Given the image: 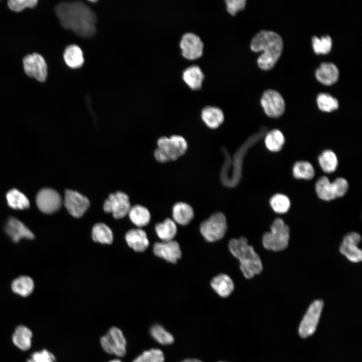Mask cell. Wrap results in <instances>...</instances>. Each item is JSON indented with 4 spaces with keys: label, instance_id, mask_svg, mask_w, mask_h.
I'll use <instances>...</instances> for the list:
<instances>
[{
    "label": "cell",
    "instance_id": "obj_1",
    "mask_svg": "<svg viewBox=\"0 0 362 362\" xmlns=\"http://www.w3.org/2000/svg\"><path fill=\"white\" fill-rule=\"evenodd\" d=\"M55 12L64 29L83 37H90L95 34L96 15L82 2H61L56 6Z\"/></svg>",
    "mask_w": 362,
    "mask_h": 362
},
{
    "label": "cell",
    "instance_id": "obj_2",
    "mask_svg": "<svg viewBox=\"0 0 362 362\" xmlns=\"http://www.w3.org/2000/svg\"><path fill=\"white\" fill-rule=\"evenodd\" d=\"M283 43L281 36L270 31L262 30L252 39L250 48L256 52L262 51L257 59L258 66L263 70L272 69L279 59Z\"/></svg>",
    "mask_w": 362,
    "mask_h": 362
},
{
    "label": "cell",
    "instance_id": "obj_3",
    "mask_svg": "<svg viewBox=\"0 0 362 362\" xmlns=\"http://www.w3.org/2000/svg\"><path fill=\"white\" fill-rule=\"evenodd\" d=\"M228 246L231 254L239 260L240 269L245 278H252L261 272V260L245 237L231 239Z\"/></svg>",
    "mask_w": 362,
    "mask_h": 362
},
{
    "label": "cell",
    "instance_id": "obj_4",
    "mask_svg": "<svg viewBox=\"0 0 362 362\" xmlns=\"http://www.w3.org/2000/svg\"><path fill=\"white\" fill-rule=\"evenodd\" d=\"M157 143L154 157L158 161L162 163L176 160L185 153L188 148L186 139L177 135L161 137Z\"/></svg>",
    "mask_w": 362,
    "mask_h": 362
},
{
    "label": "cell",
    "instance_id": "obj_5",
    "mask_svg": "<svg viewBox=\"0 0 362 362\" xmlns=\"http://www.w3.org/2000/svg\"><path fill=\"white\" fill-rule=\"evenodd\" d=\"M289 238V227L282 219L277 218L270 226V231L263 234L262 244L267 250L279 251L288 247Z\"/></svg>",
    "mask_w": 362,
    "mask_h": 362
},
{
    "label": "cell",
    "instance_id": "obj_6",
    "mask_svg": "<svg viewBox=\"0 0 362 362\" xmlns=\"http://www.w3.org/2000/svg\"><path fill=\"white\" fill-rule=\"evenodd\" d=\"M227 229L226 218L221 212L213 214L204 221L200 226L201 234L209 242H215L222 239Z\"/></svg>",
    "mask_w": 362,
    "mask_h": 362
},
{
    "label": "cell",
    "instance_id": "obj_7",
    "mask_svg": "<svg viewBox=\"0 0 362 362\" xmlns=\"http://www.w3.org/2000/svg\"><path fill=\"white\" fill-rule=\"evenodd\" d=\"M348 188L346 179L339 177L331 183L326 176L321 177L316 184V191L322 200L330 201L343 196Z\"/></svg>",
    "mask_w": 362,
    "mask_h": 362
},
{
    "label": "cell",
    "instance_id": "obj_8",
    "mask_svg": "<svg viewBox=\"0 0 362 362\" xmlns=\"http://www.w3.org/2000/svg\"><path fill=\"white\" fill-rule=\"evenodd\" d=\"M101 344L108 353L123 356L126 352V340L121 329L111 328L106 334L101 338Z\"/></svg>",
    "mask_w": 362,
    "mask_h": 362
},
{
    "label": "cell",
    "instance_id": "obj_9",
    "mask_svg": "<svg viewBox=\"0 0 362 362\" xmlns=\"http://www.w3.org/2000/svg\"><path fill=\"white\" fill-rule=\"evenodd\" d=\"M323 307V302L317 300L312 302L303 317L299 328L301 337L306 338L312 335L317 327Z\"/></svg>",
    "mask_w": 362,
    "mask_h": 362
},
{
    "label": "cell",
    "instance_id": "obj_10",
    "mask_svg": "<svg viewBox=\"0 0 362 362\" xmlns=\"http://www.w3.org/2000/svg\"><path fill=\"white\" fill-rule=\"evenodd\" d=\"M25 73L40 82H44L48 75V67L43 57L39 53H33L25 56L23 59Z\"/></svg>",
    "mask_w": 362,
    "mask_h": 362
},
{
    "label": "cell",
    "instance_id": "obj_11",
    "mask_svg": "<svg viewBox=\"0 0 362 362\" xmlns=\"http://www.w3.org/2000/svg\"><path fill=\"white\" fill-rule=\"evenodd\" d=\"M130 208L128 196L122 192L110 194L103 206L105 212L112 213L117 219L123 218L128 214Z\"/></svg>",
    "mask_w": 362,
    "mask_h": 362
},
{
    "label": "cell",
    "instance_id": "obj_12",
    "mask_svg": "<svg viewBox=\"0 0 362 362\" xmlns=\"http://www.w3.org/2000/svg\"><path fill=\"white\" fill-rule=\"evenodd\" d=\"M36 202L38 209L43 213L52 214L58 211L62 205L59 193L50 188L42 189L37 193Z\"/></svg>",
    "mask_w": 362,
    "mask_h": 362
},
{
    "label": "cell",
    "instance_id": "obj_13",
    "mask_svg": "<svg viewBox=\"0 0 362 362\" xmlns=\"http://www.w3.org/2000/svg\"><path fill=\"white\" fill-rule=\"evenodd\" d=\"M260 102L265 113L269 117L278 118L285 111L284 100L276 90L268 89L265 91L261 96Z\"/></svg>",
    "mask_w": 362,
    "mask_h": 362
},
{
    "label": "cell",
    "instance_id": "obj_14",
    "mask_svg": "<svg viewBox=\"0 0 362 362\" xmlns=\"http://www.w3.org/2000/svg\"><path fill=\"white\" fill-rule=\"evenodd\" d=\"M64 204L70 214L75 218H80L89 207V201L79 193L67 190L65 192Z\"/></svg>",
    "mask_w": 362,
    "mask_h": 362
},
{
    "label": "cell",
    "instance_id": "obj_15",
    "mask_svg": "<svg viewBox=\"0 0 362 362\" xmlns=\"http://www.w3.org/2000/svg\"><path fill=\"white\" fill-rule=\"evenodd\" d=\"M179 46L183 56L189 60L197 59L201 57L203 53L202 41L198 35L193 33H187L182 36Z\"/></svg>",
    "mask_w": 362,
    "mask_h": 362
},
{
    "label": "cell",
    "instance_id": "obj_16",
    "mask_svg": "<svg viewBox=\"0 0 362 362\" xmlns=\"http://www.w3.org/2000/svg\"><path fill=\"white\" fill-rule=\"evenodd\" d=\"M361 240L360 235L350 232L345 235L339 247L340 253L350 261L358 262L362 259V251L357 245Z\"/></svg>",
    "mask_w": 362,
    "mask_h": 362
},
{
    "label": "cell",
    "instance_id": "obj_17",
    "mask_svg": "<svg viewBox=\"0 0 362 362\" xmlns=\"http://www.w3.org/2000/svg\"><path fill=\"white\" fill-rule=\"evenodd\" d=\"M153 252L157 256L172 263H176L182 256L179 245L173 240L155 243Z\"/></svg>",
    "mask_w": 362,
    "mask_h": 362
},
{
    "label": "cell",
    "instance_id": "obj_18",
    "mask_svg": "<svg viewBox=\"0 0 362 362\" xmlns=\"http://www.w3.org/2000/svg\"><path fill=\"white\" fill-rule=\"evenodd\" d=\"M5 230L11 239L17 243L22 238L33 239L35 236L24 224L18 219L10 217L7 221Z\"/></svg>",
    "mask_w": 362,
    "mask_h": 362
},
{
    "label": "cell",
    "instance_id": "obj_19",
    "mask_svg": "<svg viewBox=\"0 0 362 362\" xmlns=\"http://www.w3.org/2000/svg\"><path fill=\"white\" fill-rule=\"evenodd\" d=\"M315 75L319 82L325 85H329L337 81L339 71L333 63L323 62L316 69Z\"/></svg>",
    "mask_w": 362,
    "mask_h": 362
},
{
    "label": "cell",
    "instance_id": "obj_20",
    "mask_svg": "<svg viewBox=\"0 0 362 362\" xmlns=\"http://www.w3.org/2000/svg\"><path fill=\"white\" fill-rule=\"evenodd\" d=\"M128 245L137 252L145 250L149 245V240L144 231L134 229L128 231L125 235Z\"/></svg>",
    "mask_w": 362,
    "mask_h": 362
},
{
    "label": "cell",
    "instance_id": "obj_21",
    "mask_svg": "<svg viewBox=\"0 0 362 362\" xmlns=\"http://www.w3.org/2000/svg\"><path fill=\"white\" fill-rule=\"evenodd\" d=\"M213 289L221 297H228L234 289V284L231 278L225 274H220L211 281Z\"/></svg>",
    "mask_w": 362,
    "mask_h": 362
},
{
    "label": "cell",
    "instance_id": "obj_22",
    "mask_svg": "<svg viewBox=\"0 0 362 362\" xmlns=\"http://www.w3.org/2000/svg\"><path fill=\"white\" fill-rule=\"evenodd\" d=\"M201 118L204 123L211 129L219 127L224 120V115L219 108L207 106L202 111Z\"/></svg>",
    "mask_w": 362,
    "mask_h": 362
},
{
    "label": "cell",
    "instance_id": "obj_23",
    "mask_svg": "<svg viewBox=\"0 0 362 362\" xmlns=\"http://www.w3.org/2000/svg\"><path fill=\"white\" fill-rule=\"evenodd\" d=\"M194 216L193 208L186 203L177 202L172 208L173 220L179 225L188 224L193 219Z\"/></svg>",
    "mask_w": 362,
    "mask_h": 362
},
{
    "label": "cell",
    "instance_id": "obj_24",
    "mask_svg": "<svg viewBox=\"0 0 362 362\" xmlns=\"http://www.w3.org/2000/svg\"><path fill=\"white\" fill-rule=\"evenodd\" d=\"M182 77L191 89L197 90L202 86L204 75L198 66L192 65L187 68L183 71Z\"/></svg>",
    "mask_w": 362,
    "mask_h": 362
},
{
    "label": "cell",
    "instance_id": "obj_25",
    "mask_svg": "<svg viewBox=\"0 0 362 362\" xmlns=\"http://www.w3.org/2000/svg\"><path fill=\"white\" fill-rule=\"evenodd\" d=\"M32 332L27 327L19 325L12 336L14 344L22 350H27L31 346Z\"/></svg>",
    "mask_w": 362,
    "mask_h": 362
},
{
    "label": "cell",
    "instance_id": "obj_26",
    "mask_svg": "<svg viewBox=\"0 0 362 362\" xmlns=\"http://www.w3.org/2000/svg\"><path fill=\"white\" fill-rule=\"evenodd\" d=\"M63 58L66 65L71 68L81 67L84 62L81 49L74 44L70 45L66 47L63 53Z\"/></svg>",
    "mask_w": 362,
    "mask_h": 362
},
{
    "label": "cell",
    "instance_id": "obj_27",
    "mask_svg": "<svg viewBox=\"0 0 362 362\" xmlns=\"http://www.w3.org/2000/svg\"><path fill=\"white\" fill-rule=\"evenodd\" d=\"M155 230L158 237L162 241L172 240L177 231L175 222L169 218L157 224Z\"/></svg>",
    "mask_w": 362,
    "mask_h": 362
},
{
    "label": "cell",
    "instance_id": "obj_28",
    "mask_svg": "<svg viewBox=\"0 0 362 362\" xmlns=\"http://www.w3.org/2000/svg\"><path fill=\"white\" fill-rule=\"evenodd\" d=\"M11 288L15 293L25 297L29 296L33 292L34 284L30 277L23 276L12 282Z\"/></svg>",
    "mask_w": 362,
    "mask_h": 362
},
{
    "label": "cell",
    "instance_id": "obj_29",
    "mask_svg": "<svg viewBox=\"0 0 362 362\" xmlns=\"http://www.w3.org/2000/svg\"><path fill=\"white\" fill-rule=\"evenodd\" d=\"M8 205L14 209L24 210L30 206V202L27 197L17 189L10 190L6 195Z\"/></svg>",
    "mask_w": 362,
    "mask_h": 362
},
{
    "label": "cell",
    "instance_id": "obj_30",
    "mask_svg": "<svg viewBox=\"0 0 362 362\" xmlns=\"http://www.w3.org/2000/svg\"><path fill=\"white\" fill-rule=\"evenodd\" d=\"M128 214L131 221L138 227L147 225L150 220L149 211L141 205H135L131 207Z\"/></svg>",
    "mask_w": 362,
    "mask_h": 362
},
{
    "label": "cell",
    "instance_id": "obj_31",
    "mask_svg": "<svg viewBox=\"0 0 362 362\" xmlns=\"http://www.w3.org/2000/svg\"><path fill=\"white\" fill-rule=\"evenodd\" d=\"M92 238L95 242L103 244H111L113 233L110 228L104 223L95 224L92 230Z\"/></svg>",
    "mask_w": 362,
    "mask_h": 362
},
{
    "label": "cell",
    "instance_id": "obj_32",
    "mask_svg": "<svg viewBox=\"0 0 362 362\" xmlns=\"http://www.w3.org/2000/svg\"><path fill=\"white\" fill-rule=\"evenodd\" d=\"M264 142L269 150L277 152L282 149L285 143V138L280 130L273 129L266 134Z\"/></svg>",
    "mask_w": 362,
    "mask_h": 362
},
{
    "label": "cell",
    "instance_id": "obj_33",
    "mask_svg": "<svg viewBox=\"0 0 362 362\" xmlns=\"http://www.w3.org/2000/svg\"><path fill=\"white\" fill-rule=\"evenodd\" d=\"M319 162L322 169L326 173L334 172L338 165V160L335 154L330 150L324 151L318 157Z\"/></svg>",
    "mask_w": 362,
    "mask_h": 362
},
{
    "label": "cell",
    "instance_id": "obj_34",
    "mask_svg": "<svg viewBox=\"0 0 362 362\" xmlns=\"http://www.w3.org/2000/svg\"><path fill=\"white\" fill-rule=\"evenodd\" d=\"M295 177L305 179H312L315 174L314 169L312 164L306 161H299L295 163L293 169Z\"/></svg>",
    "mask_w": 362,
    "mask_h": 362
},
{
    "label": "cell",
    "instance_id": "obj_35",
    "mask_svg": "<svg viewBox=\"0 0 362 362\" xmlns=\"http://www.w3.org/2000/svg\"><path fill=\"white\" fill-rule=\"evenodd\" d=\"M150 332L152 337L160 344L168 345L174 341V338L171 333L160 325H153L150 328Z\"/></svg>",
    "mask_w": 362,
    "mask_h": 362
},
{
    "label": "cell",
    "instance_id": "obj_36",
    "mask_svg": "<svg viewBox=\"0 0 362 362\" xmlns=\"http://www.w3.org/2000/svg\"><path fill=\"white\" fill-rule=\"evenodd\" d=\"M317 103L319 109L324 112H331L338 108L337 99L328 94H319L317 98Z\"/></svg>",
    "mask_w": 362,
    "mask_h": 362
},
{
    "label": "cell",
    "instance_id": "obj_37",
    "mask_svg": "<svg viewBox=\"0 0 362 362\" xmlns=\"http://www.w3.org/2000/svg\"><path fill=\"white\" fill-rule=\"evenodd\" d=\"M270 205L273 210L277 213H286L290 207V201L286 196L277 194L273 196L270 200Z\"/></svg>",
    "mask_w": 362,
    "mask_h": 362
},
{
    "label": "cell",
    "instance_id": "obj_38",
    "mask_svg": "<svg viewBox=\"0 0 362 362\" xmlns=\"http://www.w3.org/2000/svg\"><path fill=\"white\" fill-rule=\"evenodd\" d=\"M312 46L316 54H326L331 49L332 40L329 36H324L320 38L314 36L312 38Z\"/></svg>",
    "mask_w": 362,
    "mask_h": 362
},
{
    "label": "cell",
    "instance_id": "obj_39",
    "mask_svg": "<svg viewBox=\"0 0 362 362\" xmlns=\"http://www.w3.org/2000/svg\"><path fill=\"white\" fill-rule=\"evenodd\" d=\"M164 356L162 351L157 348L144 351L136 357L133 362H164Z\"/></svg>",
    "mask_w": 362,
    "mask_h": 362
},
{
    "label": "cell",
    "instance_id": "obj_40",
    "mask_svg": "<svg viewBox=\"0 0 362 362\" xmlns=\"http://www.w3.org/2000/svg\"><path fill=\"white\" fill-rule=\"evenodd\" d=\"M37 3V0H10L8 2V6L12 11L20 12L27 8H34Z\"/></svg>",
    "mask_w": 362,
    "mask_h": 362
},
{
    "label": "cell",
    "instance_id": "obj_41",
    "mask_svg": "<svg viewBox=\"0 0 362 362\" xmlns=\"http://www.w3.org/2000/svg\"><path fill=\"white\" fill-rule=\"evenodd\" d=\"M54 355L46 349L33 353L27 362H55Z\"/></svg>",
    "mask_w": 362,
    "mask_h": 362
},
{
    "label": "cell",
    "instance_id": "obj_42",
    "mask_svg": "<svg viewBox=\"0 0 362 362\" xmlns=\"http://www.w3.org/2000/svg\"><path fill=\"white\" fill-rule=\"evenodd\" d=\"M227 12L231 15L234 16L236 14L243 10L246 5L245 0H226L225 1Z\"/></svg>",
    "mask_w": 362,
    "mask_h": 362
},
{
    "label": "cell",
    "instance_id": "obj_43",
    "mask_svg": "<svg viewBox=\"0 0 362 362\" xmlns=\"http://www.w3.org/2000/svg\"><path fill=\"white\" fill-rule=\"evenodd\" d=\"M181 362H203L199 359H186Z\"/></svg>",
    "mask_w": 362,
    "mask_h": 362
},
{
    "label": "cell",
    "instance_id": "obj_44",
    "mask_svg": "<svg viewBox=\"0 0 362 362\" xmlns=\"http://www.w3.org/2000/svg\"><path fill=\"white\" fill-rule=\"evenodd\" d=\"M109 362H122V361L118 359H115L110 360Z\"/></svg>",
    "mask_w": 362,
    "mask_h": 362
},
{
    "label": "cell",
    "instance_id": "obj_45",
    "mask_svg": "<svg viewBox=\"0 0 362 362\" xmlns=\"http://www.w3.org/2000/svg\"><path fill=\"white\" fill-rule=\"evenodd\" d=\"M220 362H223V361H220Z\"/></svg>",
    "mask_w": 362,
    "mask_h": 362
}]
</instances>
